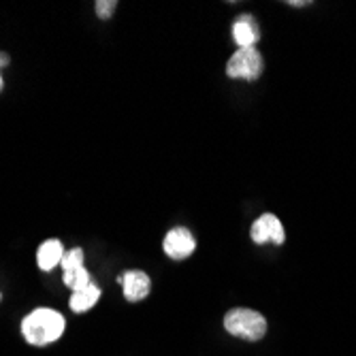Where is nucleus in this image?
Segmentation results:
<instances>
[{
    "label": "nucleus",
    "instance_id": "14",
    "mask_svg": "<svg viewBox=\"0 0 356 356\" xmlns=\"http://www.w3.org/2000/svg\"><path fill=\"white\" fill-rule=\"evenodd\" d=\"M290 7H307L309 3H301V0H299V3H288Z\"/></svg>",
    "mask_w": 356,
    "mask_h": 356
},
{
    "label": "nucleus",
    "instance_id": "12",
    "mask_svg": "<svg viewBox=\"0 0 356 356\" xmlns=\"http://www.w3.org/2000/svg\"><path fill=\"white\" fill-rule=\"evenodd\" d=\"M94 7H96V15H99L101 19H109L115 13L118 3H115V0H99Z\"/></svg>",
    "mask_w": 356,
    "mask_h": 356
},
{
    "label": "nucleus",
    "instance_id": "6",
    "mask_svg": "<svg viewBox=\"0 0 356 356\" xmlns=\"http://www.w3.org/2000/svg\"><path fill=\"white\" fill-rule=\"evenodd\" d=\"M120 284H122V290H124V297L126 301L131 303H137V301H143L149 290H152V280L145 271H139V269H133V271H126L120 275Z\"/></svg>",
    "mask_w": 356,
    "mask_h": 356
},
{
    "label": "nucleus",
    "instance_id": "1",
    "mask_svg": "<svg viewBox=\"0 0 356 356\" xmlns=\"http://www.w3.org/2000/svg\"><path fill=\"white\" fill-rule=\"evenodd\" d=\"M67 329V320L56 309L49 307H39L32 309L24 320H22V335L30 346H49L58 341Z\"/></svg>",
    "mask_w": 356,
    "mask_h": 356
},
{
    "label": "nucleus",
    "instance_id": "2",
    "mask_svg": "<svg viewBox=\"0 0 356 356\" xmlns=\"http://www.w3.org/2000/svg\"><path fill=\"white\" fill-rule=\"evenodd\" d=\"M224 329L233 337H239L245 341H261L267 335V320L261 312H256V309L235 307V309L226 312Z\"/></svg>",
    "mask_w": 356,
    "mask_h": 356
},
{
    "label": "nucleus",
    "instance_id": "8",
    "mask_svg": "<svg viewBox=\"0 0 356 356\" xmlns=\"http://www.w3.org/2000/svg\"><path fill=\"white\" fill-rule=\"evenodd\" d=\"M64 258V248L58 239H47L37 250V265L41 271H51Z\"/></svg>",
    "mask_w": 356,
    "mask_h": 356
},
{
    "label": "nucleus",
    "instance_id": "7",
    "mask_svg": "<svg viewBox=\"0 0 356 356\" xmlns=\"http://www.w3.org/2000/svg\"><path fill=\"white\" fill-rule=\"evenodd\" d=\"M233 39L237 43V49L241 47H256L258 39H261V32H258V24L252 15L243 13L235 19L233 24Z\"/></svg>",
    "mask_w": 356,
    "mask_h": 356
},
{
    "label": "nucleus",
    "instance_id": "10",
    "mask_svg": "<svg viewBox=\"0 0 356 356\" xmlns=\"http://www.w3.org/2000/svg\"><path fill=\"white\" fill-rule=\"evenodd\" d=\"M62 282L67 288H71L73 293H77V290H83L92 284V277L86 267H79V269H71V271H62Z\"/></svg>",
    "mask_w": 356,
    "mask_h": 356
},
{
    "label": "nucleus",
    "instance_id": "4",
    "mask_svg": "<svg viewBox=\"0 0 356 356\" xmlns=\"http://www.w3.org/2000/svg\"><path fill=\"white\" fill-rule=\"evenodd\" d=\"M250 237L254 243H277L282 245L286 241V233H284V226L280 222L277 216L273 213H263L261 218H258L254 224H252V229H250Z\"/></svg>",
    "mask_w": 356,
    "mask_h": 356
},
{
    "label": "nucleus",
    "instance_id": "15",
    "mask_svg": "<svg viewBox=\"0 0 356 356\" xmlns=\"http://www.w3.org/2000/svg\"><path fill=\"white\" fill-rule=\"evenodd\" d=\"M3 86H5V81H3V75H0V90H3Z\"/></svg>",
    "mask_w": 356,
    "mask_h": 356
},
{
    "label": "nucleus",
    "instance_id": "13",
    "mask_svg": "<svg viewBox=\"0 0 356 356\" xmlns=\"http://www.w3.org/2000/svg\"><path fill=\"white\" fill-rule=\"evenodd\" d=\"M7 64H9V56L5 51H0V69L7 67Z\"/></svg>",
    "mask_w": 356,
    "mask_h": 356
},
{
    "label": "nucleus",
    "instance_id": "5",
    "mask_svg": "<svg viewBox=\"0 0 356 356\" xmlns=\"http://www.w3.org/2000/svg\"><path fill=\"white\" fill-rule=\"evenodd\" d=\"M194 248H197V241H194L192 233L184 226H177V229H171L167 235H165V241H163V250L169 258L173 261H184L188 258Z\"/></svg>",
    "mask_w": 356,
    "mask_h": 356
},
{
    "label": "nucleus",
    "instance_id": "11",
    "mask_svg": "<svg viewBox=\"0 0 356 356\" xmlns=\"http://www.w3.org/2000/svg\"><path fill=\"white\" fill-rule=\"evenodd\" d=\"M83 261H86L83 250H81V248H73V250H69V252H64V258H62L60 267H62V271L79 269V267H86Z\"/></svg>",
    "mask_w": 356,
    "mask_h": 356
},
{
    "label": "nucleus",
    "instance_id": "9",
    "mask_svg": "<svg viewBox=\"0 0 356 356\" xmlns=\"http://www.w3.org/2000/svg\"><path fill=\"white\" fill-rule=\"evenodd\" d=\"M101 299V288L96 284H90L88 288L83 290H77V293L71 295V301H69V307L75 312V314H83L88 309H92L96 303Z\"/></svg>",
    "mask_w": 356,
    "mask_h": 356
},
{
    "label": "nucleus",
    "instance_id": "3",
    "mask_svg": "<svg viewBox=\"0 0 356 356\" xmlns=\"http://www.w3.org/2000/svg\"><path fill=\"white\" fill-rule=\"evenodd\" d=\"M265 62L263 56L256 47H241L237 49L229 62H226V75L231 79H245V81H256L263 75Z\"/></svg>",
    "mask_w": 356,
    "mask_h": 356
}]
</instances>
